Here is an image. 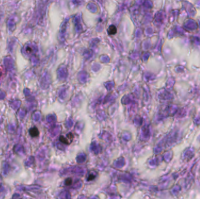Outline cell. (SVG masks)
<instances>
[{"mask_svg":"<svg viewBox=\"0 0 200 199\" xmlns=\"http://www.w3.org/2000/svg\"><path fill=\"white\" fill-rule=\"evenodd\" d=\"M72 183V179L71 178H67L65 181V184H66V185H67V186L70 185Z\"/></svg>","mask_w":200,"mask_h":199,"instance_id":"277c9868","label":"cell"},{"mask_svg":"<svg viewBox=\"0 0 200 199\" xmlns=\"http://www.w3.org/2000/svg\"><path fill=\"white\" fill-rule=\"evenodd\" d=\"M117 32V29H116V26H114V25H111L108 29V33L109 34V35H115V33H116Z\"/></svg>","mask_w":200,"mask_h":199,"instance_id":"7a4b0ae2","label":"cell"},{"mask_svg":"<svg viewBox=\"0 0 200 199\" xmlns=\"http://www.w3.org/2000/svg\"><path fill=\"white\" fill-rule=\"evenodd\" d=\"M94 178H95V176H94L93 175H90V176H89L88 178V181H92V180H93Z\"/></svg>","mask_w":200,"mask_h":199,"instance_id":"5b68a950","label":"cell"},{"mask_svg":"<svg viewBox=\"0 0 200 199\" xmlns=\"http://www.w3.org/2000/svg\"><path fill=\"white\" fill-rule=\"evenodd\" d=\"M29 132L30 134V136L32 137H37L39 136V134L38 129L35 127L31 128L29 130Z\"/></svg>","mask_w":200,"mask_h":199,"instance_id":"6da1fadb","label":"cell"},{"mask_svg":"<svg viewBox=\"0 0 200 199\" xmlns=\"http://www.w3.org/2000/svg\"><path fill=\"white\" fill-rule=\"evenodd\" d=\"M60 141H61L63 143L66 144H70L69 142L68 141V140H67L66 139H65L63 136H61V137H60Z\"/></svg>","mask_w":200,"mask_h":199,"instance_id":"3957f363","label":"cell"}]
</instances>
